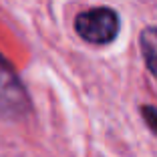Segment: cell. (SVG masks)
<instances>
[{
	"label": "cell",
	"instance_id": "1",
	"mask_svg": "<svg viewBox=\"0 0 157 157\" xmlns=\"http://www.w3.org/2000/svg\"><path fill=\"white\" fill-rule=\"evenodd\" d=\"M75 33L93 46H109L119 38L121 16L111 6H93L75 16Z\"/></svg>",
	"mask_w": 157,
	"mask_h": 157
},
{
	"label": "cell",
	"instance_id": "2",
	"mask_svg": "<svg viewBox=\"0 0 157 157\" xmlns=\"http://www.w3.org/2000/svg\"><path fill=\"white\" fill-rule=\"evenodd\" d=\"M33 111V101L16 71L0 55V117L20 121Z\"/></svg>",
	"mask_w": 157,
	"mask_h": 157
},
{
	"label": "cell",
	"instance_id": "3",
	"mask_svg": "<svg viewBox=\"0 0 157 157\" xmlns=\"http://www.w3.org/2000/svg\"><path fill=\"white\" fill-rule=\"evenodd\" d=\"M139 51L147 71L157 81V26H145L139 34Z\"/></svg>",
	"mask_w": 157,
	"mask_h": 157
},
{
	"label": "cell",
	"instance_id": "4",
	"mask_svg": "<svg viewBox=\"0 0 157 157\" xmlns=\"http://www.w3.org/2000/svg\"><path fill=\"white\" fill-rule=\"evenodd\" d=\"M141 117L153 135L157 137V109L151 105H141Z\"/></svg>",
	"mask_w": 157,
	"mask_h": 157
}]
</instances>
